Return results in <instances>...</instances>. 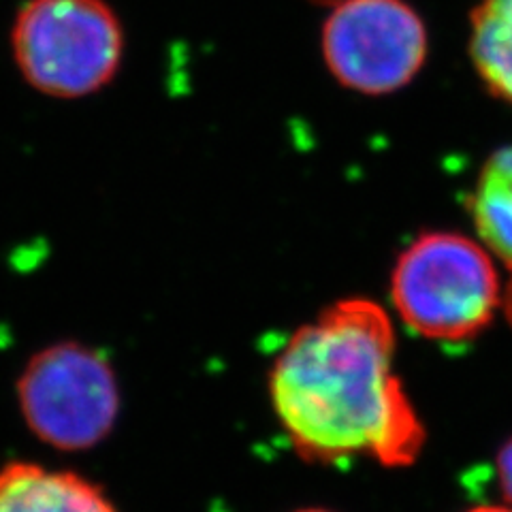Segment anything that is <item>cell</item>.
<instances>
[{
    "mask_svg": "<svg viewBox=\"0 0 512 512\" xmlns=\"http://www.w3.org/2000/svg\"><path fill=\"white\" fill-rule=\"evenodd\" d=\"M18 408L28 431L62 453H82L116 429L122 391L99 348L77 340L47 344L18 376Z\"/></svg>",
    "mask_w": 512,
    "mask_h": 512,
    "instance_id": "cell-4",
    "label": "cell"
},
{
    "mask_svg": "<svg viewBox=\"0 0 512 512\" xmlns=\"http://www.w3.org/2000/svg\"><path fill=\"white\" fill-rule=\"evenodd\" d=\"M504 312H506V318L512 327V282L508 284V291H504Z\"/></svg>",
    "mask_w": 512,
    "mask_h": 512,
    "instance_id": "cell-10",
    "label": "cell"
},
{
    "mask_svg": "<svg viewBox=\"0 0 512 512\" xmlns=\"http://www.w3.org/2000/svg\"><path fill=\"white\" fill-rule=\"evenodd\" d=\"M470 54L483 84L512 105V0H483L474 9Z\"/></svg>",
    "mask_w": 512,
    "mask_h": 512,
    "instance_id": "cell-8",
    "label": "cell"
},
{
    "mask_svg": "<svg viewBox=\"0 0 512 512\" xmlns=\"http://www.w3.org/2000/svg\"><path fill=\"white\" fill-rule=\"evenodd\" d=\"M323 54L338 82L365 94L410 84L427 58V30L402 0H342L323 28Z\"/></svg>",
    "mask_w": 512,
    "mask_h": 512,
    "instance_id": "cell-5",
    "label": "cell"
},
{
    "mask_svg": "<svg viewBox=\"0 0 512 512\" xmlns=\"http://www.w3.org/2000/svg\"><path fill=\"white\" fill-rule=\"evenodd\" d=\"M498 478L504 498L508 506H512V438L506 440L498 453Z\"/></svg>",
    "mask_w": 512,
    "mask_h": 512,
    "instance_id": "cell-9",
    "label": "cell"
},
{
    "mask_svg": "<svg viewBox=\"0 0 512 512\" xmlns=\"http://www.w3.org/2000/svg\"><path fill=\"white\" fill-rule=\"evenodd\" d=\"M393 357L391 318L367 299L333 303L288 338L269 372V395L303 461L331 466L367 455L406 468L419 459L425 425Z\"/></svg>",
    "mask_w": 512,
    "mask_h": 512,
    "instance_id": "cell-1",
    "label": "cell"
},
{
    "mask_svg": "<svg viewBox=\"0 0 512 512\" xmlns=\"http://www.w3.org/2000/svg\"><path fill=\"white\" fill-rule=\"evenodd\" d=\"M391 299L412 331L438 342L476 338L504 308L489 250L457 233H425L412 242L393 269Z\"/></svg>",
    "mask_w": 512,
    "mask_h": 512,
    "instance_id": "cell-3",
    "label": "cell"
},
{
    "mask_svg": "<svg viewBox=\"0 0 512 512\" xmlns=\"http://www.w3.org/2000/svg\"><path fill=\"white\" fill-rule=\"evenodd\" d=\"M312 3H318V5H329V7H333V5L342 3V0H312Z\"/></svg>",
    "mask_w": 512,
    "mask_h": 512,
    "instance_id": "cell-12",
    "label": "cell"
},
{
    "mask_svg": "<svg viewBox=\"0 0 512 512\" xmlns=\"http://www.w3.org/2000/svg\"><path fill=\"white\" fill-rule=\"evenodd\" d=\"M299 512H327V510H299Z\"/></svg>",
    "mask_w": 512,
    "mask_h": 512,
    "instance_id": "cell-13",
    "label": "cell"
},
{
    "mask_svg": "<svg viewBox=\"0 0 512 512\" xmlns=\"http://www.w3.org/2000/svg\"><path fill=\"white\" fill-rule=\"evenodd\" d=\"M0 512H120V508L84 474L15 459L0 468Z\"/></svg>",
    "mask_w": 512,
    "mask_h": 512,
    "instance_id": "cell-6",
    "label": "cell"
},
{
    "mask_svg": "<svg viewBox=\"0 0 512 512\" xmlns=\"http://www.w3.org/2000/svg\"><path fill=\"white\" fill-rule=\"evenodd\" d=\"M470 207L485 248L512 271V146L489 156Z\"/></svg>",
    "mask_w": 512,
    "mask_h": 512,
    "instance_id": "cell-7",
    "label": "cell"
},
{
    "mask_svg": "<svg viewBox=\"0 0 512 512\" xmlns=\"http://www.w3.org/2000/svg\"><path fill=\"white\" fill-rule=\"evenodd\" d=\"M9 47L32 90L79 101L118 77L126 35L107 0H26L13 18Z\"/></svg>",
    "mask_w": 512,
    "mask_h": 512,
    "instance_id": "cell-2",
    "label": "cell"
},
{
    "mask_svg": "<svg viewBox=\"0 0 512 512\" xmlns=\"http://www.w3.org/2000/svg\"><path fill=\"white\" fill-rule=\"evenodd\" d=\"M468 512H512V506H478Z\"/></svg>",
    "mask_w": 512,
    "mask_h": 512,
    "instance_id": "cell-11",
    "label": "cell"
}]
</instances>
